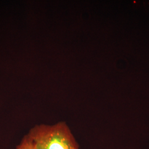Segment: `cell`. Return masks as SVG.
<instances>
[{
    "label": "cell",
    "instance_id": "cell-2",
    "mask_svg": "<svg viewBox=\"0 0 149 149\" xmlns=\"http://www.w3.org/2000/svg\"><path fill=\"white\" fill-rule=\"evenodd\" d=\"M16 149H37L35 144L32 139L27 134L24 136L21 142L19 144Z\"/></svg>",
    "mask_w": 149,
    "mask_h": 149
},
{
    "label": "cell",
    "instance_id": "cell-1",
    "mask_svg": "<svg viewBox=\"0 0 149 149\" xmlns=\"http://www.w3.org/2000/svg\"><path fill=\"white\" fill-rule=\"evenodd\" d=\"M28 135L37 149H79L65 123H58L53 125H36Z\"/></svg>",
    "mask_w": 149,
    "mask_h": 149
}]
</instances>
